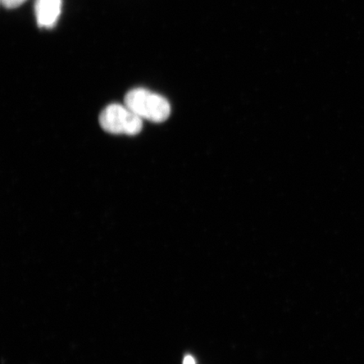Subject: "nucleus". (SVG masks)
<instances>
[{
	"label": "nucleus",
	"mask_w": 364,
	"mask_h": 364,
	"mask_svg": "<svg viewBox=\"0 0 364 364\" xmlns=\"http://www.w3.org/2000/svg\"><path fill=\"white\" fill-rule=\"evenodd\" d=\"M124 105L142 119L153 122L166 121L171 112V105L165 97L143 88L129 91Z\"/></svg>",
	"instance_id": "obj_1"
},
{
	"label": "nucleus",
	"mask_w": 364,
	"mask_h": 364,
	"mask_svg": "<svg viewBox=\"0 0 364 364\" xmlns=\"http://www.w3.org/2000/svg\"><path fill=\"white\" fill-rule=\"evenodd\" d=\"M102 129L112 134L135 135L143 129V119L127 106L112 104L102 112L99 117Z\"/></svg>",
	"instance_id": "obj_2"
},
{
	"label": "nucleus",
	"mask_w": 364,
	"mask_h": 364,
	"mask_svg": "<svg viewBox=\"0 0 364 364\" xmlns=\"http://www.w3.org/2000/svg\"><path fill=\"white\" fill-rule=\"evenodd\" d=\"M62 0H36V16L40 27L51 28L58 20Z\"/></svg>",
	"instance_id": "obj_3"
},
{
	"label": "nucleus",
	"mask_w": 364,
	"mask_h": 364,
	"mask_svg": "<svg viewBox=\"0 0 364 364\" xmlns=\"http://www.w3.org/2000/svg\"><path fill=\"white\" fill-rule=\"evenodd\" d=\"M26 0H1L3 6L8 9L17 8L24 4Z\"/></svg>",
	"instance_id": "obj_4"
}]
</instances>
